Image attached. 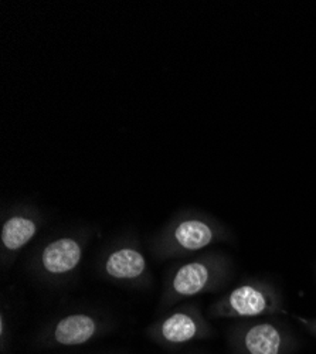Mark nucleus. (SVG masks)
Here are the masks:
<instances>
[{
	"mask_svg": "<svg viewBox=\"0 0 316 354\" xmlns=\"http://www.w3.org/2000/svg\"><path fill=\"white\" fill-rule=\"evenodd\" d=\"M81 259V247L75 240L62 239L48 244L43 251V267L51 274H66Z\"/></svg>",
	"mask_w": 316,
	"mask_h": 354,
	"instance_id": "f257e3e1",
	"label": "nucleus"
},
{
	"mask_svg": "<svg viewBox=\"0 0 316 354\" xmlns=\"http://www.w3.org/2000/svg\"><path fill=\"white\" fill-rule=\"evenodd\" d=\"M94 332L95 323L91 317L85 315H73L57 324L54 336L55 340L62 344L74 346L89 342Z\"/></svg>",
	"mask_w": 316,
	"mask_h": 354,
	"instance_id": "f03ea898",
	"label": "nucleus"
},
{
	"mask_svg": "<svg viewBox=\"0 0 316 354\" xmlns=\"http://www.w3.org/2000/svg\"><path fill=\"white\" fill-rule=\"evenodd\" d=\"M145 258L131 248L115 251L109 255L105 265L106 272L118 279H133L145 271Z\"/></svg>",
	"mask_w": 316,
	"mask_h": 354,
	"instance_id": "7ed1b4c3",
	"label": "nucleus"
},
{
	"mask_svg": "<svg viewBox=\"0 0 316 354\" xmlns=\"http://www.w3.org/2000/svg\"><path fill=\"white\" fill-rule=\"evenodd\" d=\"M209 282V270L206 265L200 262H190L176 272L174 279V289L183 297H192V295L203 290Z\"/></svg>",
	"mask_w": 316,
	"mask_h": 354,
	"instance_id": "20e7f679",
	"label": "nucleus"
},
{
	"mask_svg": "<svg viewBox=\"0 0 316 354\" xmlns=\"http://www.w3.org/2000/svg\"><path fill=\"white\" fill-rule=\"evenodd\" d=\"M175 239L185 250L197 251L207 247L212 243L213 231L203 221L187 220L179 224L175 231Z\"/></svg>",
	"mask_w": 316,
	"mask_h": 354,
	"instance_id": "39448f33",
	"label": "nucleus"
},
{
	"mask_svg": "<svg viewBox=\"0 0 316 354\" xmlns=\"http://www.w3.org/2000/svg\"><path fill=\"white\" fill-rule=\"evenodd\" d=\"M232 309L243 316L260 315L267 308V299L261 290L252 286H240L234 289L228 298Z\"/></svg>",
	"mask_w": 316,
	"mask_h": 354,
	"instance_id": "423d86ee",
	"label": "nucleus"
},
{
	"mask_svg": "<svg viewBox=\"0 0 316 354\" xmlns=\"http://www.w3.org/2000/svg\"><path fill=\"white\" fill-rule=\"evenodd\" d=\"M36 234V224L24 217L9 218L2 228V243L9 251H17Z\"/></svg>",
	"mask_w": 316,
	"mask_h": 354,
	"instance_id": "0eeeda50",
	"label": "nucleus"
},
{
	"mask_svg": "<svg viewBox=\"0 0 316 354\" xmlns=\"http://www.w3.org/2000/svg\"><path fill=\"white\" fill-rule=\"evenodd\" d=\"M281 337L268 323L257 324L245 336V346L251 354H278Z\"/></svg>",
	"mask_w": 316,
	"mask_h": 354,
	"instance_id": "6e6552de",
	"label": "nucleus"
},
{
	"mask_svg": "<svg viewBox=\"0 0 316 354\" xmlns=\"http://www.w3.org/2000/svg\"><path fill=\"white\" fill-rule=\"evenodd\" d=\"M162 333L171 343H183L196 335V323L185 313H175L165 320Z\"/></svg>",
	"mask_w": 316,
	"mask_h": 354,
	"instance_id": "1a4fd4ad",
	"label": "nucleus"
}]
</instances>
